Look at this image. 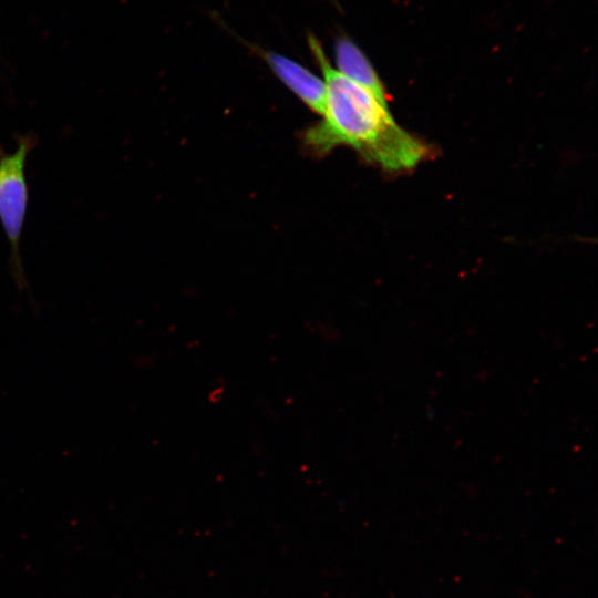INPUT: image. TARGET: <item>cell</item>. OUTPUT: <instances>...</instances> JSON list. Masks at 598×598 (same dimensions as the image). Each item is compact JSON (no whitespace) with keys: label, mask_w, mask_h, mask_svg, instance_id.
Returning a JSON list of instances; mask_svg holds the SVG:
<instances>
[{"label":"cell","mask_w":598,"mask_h":598,"mask_svg":"<svg viewBox=\"0 0 598 598\" xmlns=\"http://www.w3.org/2000/svg\"><path fill=\"white\" fill-rule=\"evenodd\" d=\"M336 69L352 82L368 90L388 106L389 95L373 65L361 49L346 35L334 41Z\"/></svg>","instance_id":"cell-4"},{"label":"cell","mask_w":598,"mask_h":598,"mask_svg":"<svg viewBox=\"0 0 598 598\" xmlns=\"http://www.w3.org/2000/svg\"><path fill=\"white\" fill-rule=\"evenodd\" d=\"M262 58L274 74L313 113L322 115L327 89L319 78L300 63L280 53L250 45Z\"/></svg>","instance_id":"cell-3"},{"label":"cell","mask_w":598,"mask_h":598,"mask_svg":"<svg viewBox=\"0 0 598 598\" xmlns=\"http://www.w3.org/2000/svg\"><path fill=\"white\" fill-rule=\"evenodd\" d=\"M37 144V136L29 132L18 136L14 152L0 147V223L10 246V271L20 290L28 287L20 251L29 202L25 164Z\"/></svg>","instance_id":"cell-2"},{"label":"cell","mask_w":598,"mask_h":598,"mask_svg":"<svg viewBox=\"0 0 598 598\" xmlns=\"http://www.w3.org/2000/svg\"><path fill=\"white\" fill-rule=\"evenodd\" d=\"M307 40L327 89L321 121L302 135L312 154L349 146L386 172L409 171L431 155L429 145L401 127L386 105L331 65L315 34L308 33Z\"/></svg>","instance_id":"cell-1"}]
</instances>
